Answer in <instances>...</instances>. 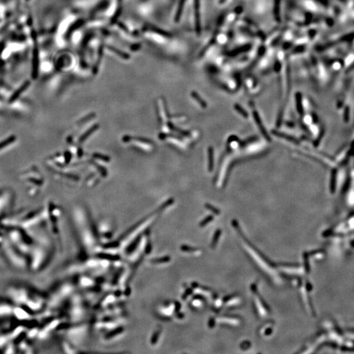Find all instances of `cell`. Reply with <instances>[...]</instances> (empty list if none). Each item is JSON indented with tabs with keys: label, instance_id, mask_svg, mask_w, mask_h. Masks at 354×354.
Here are the masks:
<instances>
[{
	"label": "cell",
	"instance_id": "1",
	"mask_svg": "<svg viewBox=\"0 0 354 354\" xmlns=\"http://www.w3.org/2000/svg\"><path fill=\"white\" fill-rule=\"evenodd\" d=\"M17 141V138L14 136H10L6 140L0 142V151H3L5 148H7L9 146H11Z\"/></svg>",
	"mask_w": 354,
	"mask_h": 354
},
{
	"label": "cell",
	"instance_id": "2",
	"mask_svg": "<svg viewBox=\"0 0 354 354\" xmlns=\"http://www.w3.org/2000/svg\"><path fill=\"white\" fill-rule=\"evenodd\" d=\"M253 115H254V118H255V119L256 122V124H257L258 125H259V127L260 129L261 130L262 133H263V135H264V136H265V137L267 139V140H270V138L268 136V135H267V133H266V130L264 129V126H263L262 123H261V120H260V118H259V114H257V112H254Z\"/></svg>",
	"mask_w": 354,
	"mask_h": 354
},
{
	"label": "cell",
	"instance_id": "3",
	"mask_svg": "<svg viewBox=\"0 0 354 354\" xmlns=\"http://www.w3.org/2000/svg\"><path fill=\"white\" fill-rule=\"evenodd\" d=\"M213 150L212 148L209 149V169L210 171H212L213 167Z\"/></svg>",
	"mask_w": 354,
	"mask_h": 354
},
{
	"label": "cell",
	"instance_id": "4",
	"mask_svg": "<svg viewBox=\"0 0 354 354\" xmlns=\"http://www.w3.org/2000/svg\"><path fill=\"white\" fill-rule=\"evenodd\" d=\"M235 110L237 111V112H238L240 114H241L243 116V117L246 118V117H247V116H248L247 113L245 112V111L242 108H241L239 105H235Z\"/></svg>",
	"mask_w": 354,
	"mask_h": 354
},
{
	"label": "cell",
	"instance_id": "5",
	"mask_svg": "<svg viewBox=\"0 0 354 354\" xmlns=\"http://www.w3.org/2000/svg\"><path fill=\"white\" fill-rule=\"evenodd\" d=\"M274 133H276L275 135H277V136H281V137H286L287 139H288L287 140H291V141H292V142H296V140H295L294 139L292 138V137H291V136H286V135H283V134H280V133H276L275 131H274Z\"/></svg>",
	"mask_w": 354,
	"mask_h": 354
},
{
	"label": "cell",
	"instance_id": "6",
	"mask_svg": "<svg viewBox=\"0 0 354 354\" xmlns=\"http://www.w3.org/2000/svg\"><path fill=\"white\" fill-rule=\"evenodd\" d=\"M194 97H195V99L197 100L198 101V102H199V103H200V104H201L202 106H203V107H205V106H206V104H205V103H204L203 101L202 100H201L200 98H199V97H198V96H197L195 94L194 95Z\"/></svg>",
	"mask_w": 354,
	"mask_h": 354
},
{
	"label": "cell",
	"instance_id": "7",
	"mask_svg": "<svg viewBox=\"0 0 354 354\" xmlns=\"http://www.w3.org/2000/svg\"><path fill=\"white\" fill-rule=\"evenodd\" d=\"M207 206H208V208H209V209L212 210L213 212H215V213H218V211H217L216 209H213V208H212V206H211V205H207Z\"/></svg>",
	"mask_w": 354,
	"mask_h": 354
}]
</instances>
